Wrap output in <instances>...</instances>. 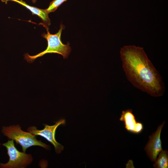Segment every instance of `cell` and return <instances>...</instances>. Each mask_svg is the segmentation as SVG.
<instances>
[{"label": "cell", "mask_w": 168, "mask_h": 168, "mask_svg": "<svg viewBox=\"0 0 168 168\" xmlns=\"http://www.w3.org/2000/svg\"><path fill=\"white\" fill-rule=\"evenodd\" d=\"M36 1L37 0H32V1L33 3H35Z\"/></svg>", "instance_id": "8fae6325"}, {"label": "cell", "mask_w": 168, "mask_h": 168, "mask_svg": "<svg viewBox=\"0 0 168 168\" xmlns=\"http://www.w3.org/2000/svg\"><path fill=\"white\" fill-rule=\"evenodd\" d=\"M1 132L9 139L13 140L17 144H19L24 152H25L28 148L33 146H39L47 150L49 149V145L38 140L36 136L31 133L22 130L19 124L3 126Z\"/></svg>", "instance_id": "3957f363"}, {"label": "cell", "mask_w": 168, "mask_h": 168, "mask_svg": "<svg viewBox=\"0 0 168 168\" xmlns=\"http://www.w3.org/2000/svg\"><path fill=\"white\" fill-rule=\"evenodd\" d=\"M119 120L124 123L127 131L130 133L139 134L143 129L142 123L136 120L132 109H128L123 111Z\"/></svg>", "instance_id": "52a82bcc"}, {"label": "cell", "mask_w": 168, "mask_h": 168, "mask_svg": "<svg viewBox=\"0 0 168 168\" xmlns=\"http://www.w3.org/2000/svg\"><path fill=\"white\" fill-rule=\"evenodd\" d=\"M155 161L153 167L155 168H168V152L166 150L161 151Z\"/></svg>", "instance_id": "9c48e42d"}, {"label": "cell", "mask_w": 168, "mask_h": 168, "mask_svg": "<svg viewBox=\"0 0 168 168\" xmlns=\"http://www.w3.org/2000/svg\"><path fill=\"white\" fill-rule=\"evenodd\" d=\"M123 69L135 87L151 96H162L165 91L161 76L148 58L143 48L125 46L120 50Z\"/></svg>", "instance_id": "6da1fadb"}, {"label": "cell", "mask_w": 168, "mask_h": 168, "mask_svg": "<svg viewBox=\"0 0 168 168\" xmlns=\"http://www.w3.org/2000/svg\"><path fill=\"white\" fill-rule=\"evenodd\" d=\"M64 119H61L56 122L54 124L49 125H44V128L42 130H38L36 127L32 126L29 127L27 131L35 136H40L45 138L54 146L55 152L60 153L63 150V146L58 142L55 138L56 130L60 125L65 124Z\"/></svg>", "instance_id": "5b68a950"}, {"label": "cell", "mask_w": 168, "mask_h": 168, "mask_svg": "<svg viewBox=\"0 0 168 168\" xmlns=\"http://www.w3.org/2000/svg\"><path fill=\"white\" fill-rule=\"evenodd\" d=\"M165 122L159 125L156 131L150 136L149 141L145 146L144 150L152 161L155 162L160 152L163 150L161 134Z\"/></svg>", "instance_id": "8992f818"}, {"label": "cell", "mask_w": 168, "mask_h": 168, "mask_svg": "<svg viewBox=\"0 0 168 168\" xmlns=\"http://www.w3.org/2000/svg\"><path fill=\"white\" fill-rule=\"evenodd\" d=\"M2 2L6 4L8 1H12L17 2L29 10L32 15H36L39 17L42 21L48 25L50 24V20L48 17L49 13L45 9H40L37 7L30 6L22 0H1Z\"/></svg>", "instance_id": "ba28073f"}, {"label": "cell", "mask_w": 168, "mask_h": 168, "mask_svg": "<svg viewBox=\"0 0 168 168\" xmlns=\"http://www.w3.org/2000/svg\"><path fill=\"white\" fill-rule=\"evenodd\" d=\"M67 0H54L52 1L45 10L49 13L54 12L63 2Z\"/></svg>", "instance_id": "30bf717a"}, {"label": "cell", "mask_w": 168, "mask_h": 168, "mask_svg": "<svg viewBox=\"0 0 168 168\" xmlns=\"http://www.w3.org/2000/svg\"><path fill=\"white\" fill-rule=\"evenodd\" d=\"M1 144L6 148L9 160L6 163H0V168H24L32 162V155L19 151L15 147L13 140L9 139L7 142Z\"/></svg>", "instance_id": "277c9868"}, {"label": "cell", "mask_w": 168, "mask_h": 168, "mask_svg": "<svg viewBox=\"0 0 168 168\" xmlns=\"http://www.w3.org/2000/svg\"><path fill=\"white\" fill-rule=\"evenodd\" d=\"M47 33H44L42 36L47 40L48 45L44 51L33 56H31L28 53L24 54V59L28 62L31 63L37 58L41 57L47 53H57L61 55L64 58H67L71 51V49L68 43L67 44H63L61 39V34L64 26L61 24L58 32L54 34H50L48 28L46 27Z\"/></svg>", "instance_id": "7a4b0ae2"}]
</instances>
